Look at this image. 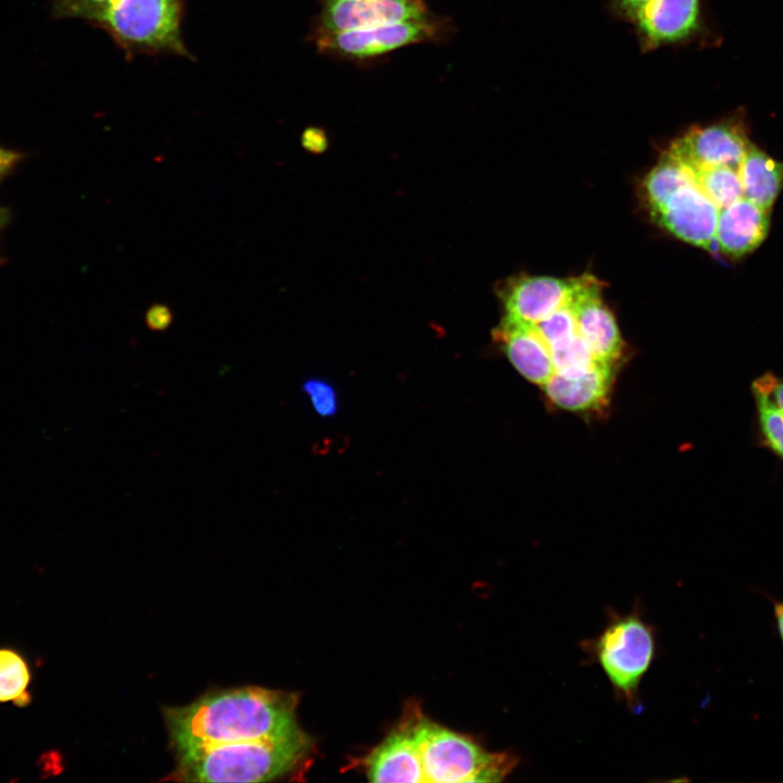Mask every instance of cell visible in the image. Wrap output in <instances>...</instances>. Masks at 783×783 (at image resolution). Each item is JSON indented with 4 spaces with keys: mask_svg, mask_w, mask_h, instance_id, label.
Masks as SVG:
<instances>
[{
    "mask_svg": "<svg viewBox=\"0 0 783 783\" xmlns=\"http://www.w3.org/2000/svg\"><path fill=\"white\" fill-rule=\"evenodd\" d=\"M298 696L259 686L207 693L189 705L163 707L175 753L207 746L263 739L299 726Z\"/></svg>",
    "mask_w": 783,
    "mask_h": 783,
    "instance_id": "1",
    "label": "cell"
},
{
    "mask_svg": "<svg viewBox=\"0 0 783 783\" xmlns=\"http://www.w3.org/2000/svg\"><path fill=\"white\" fill-rule=\"evenodd\" d=\"M300 728L263 739L213 745L175 753L166 780L178 782H269L296 774L313 751Z\"/></svg>",
    "mask_w": 783,
    "mask_h": 783,
    "instance_id": "2",
    "label": "cell"
},
{
    "mask_svg": "<svg viewBox=\"0 0 783 783\" xmlns=\"http://www.w3.org/2000/svg\"><path fill=\"white\" fill-rule=\"evenodd\" d=\"M610 612L600 634L583 646L601 667L617 697L639 712V684L655 656L654 629L637 608L627 614Z\"/></svg>",
    "mask_w": 783,
    "mask_h": 783,
    "instance_id": "3",
    "label": "cell"
},
{
    "mask_svg": "<svg viewBox=\"0 0 783 783\" xmlns=\"http://www.w3.org/2000/svg\"><path fill=\"white\" fill-rule=\"evenodd\" d=\"M417 737L425 782H500L517 767L509 753H492L472 738L419 714Z\"/></svg>",
    "mask_w": 783,
    "mask_h": 783,
    "instance_id": "4",
    "label": "cell"
},
{
    "mask_svg": "<svg viewBox=\"0 0 783 783\" xmlns=\"http://www.w3.org/2000/svg\"><path fill=\"white\" fill-rule=\"evenodd\" d=\"M184 0H115L92 22L129 57L189 55L181 33Z\"/></svg>",
    "mask_w": 783,
    "mask_h": 783,
    "instance_id": "5",
    "label": "cell"
},
{
    "mask_svg": "<svg viewBox=\"0 0 783 783\" xmlns=\"http://www.w3.org/2000/svg\"><path fill=\"white\" fill-rule=\"evenodd\" d=\"M455 30L450 17L433 12L418 18L384 24L375 27L339 33L311 32V40L323 55L333 59L365 63L401 48L421 44H442Z\"/></svg>",
    "mask_w": 783,
    "mask_h": 783,
    "instance_id": "6",
    "label": "cell"
},
{
    "mask_svg": "<svg viewBox=\"0 0 783 783\" xmlns=\"http://www.w3.org/2000/svg\"><path fill=\"white\" fill-rule=\"evenodd\" d=\"M598 282L588 274L571 278L520 275L505 282L498 295L507 315L537 324Z\"/></svg>",
    "mask_w": 783,
    "mask_h": 783,
    "instance_id": "7",
    "label": "cell"
},
{
    "mask_svg": "<svg viewBox=\"0 0 783 783\" xmlns=\"http://www.w3.org/2000/svg\"><path fill=\"white\" fill-rule=\"evenodd\" d=\"M312 32L339 33L418 18L432 11L424 0H316Z\"/></svg>",
    "mask_w": 783,
    "mask_h": 783,
    "instance_id": "8",
    "label": "cell"
},
{
    "mask_svg": "<svg viewBox=\"0 0 783 783\" xmlns=\"http://www.w3.org/2000/svg\"><path fill=\"white\" fill-rule=\"evenodd\" d=\"M750 145L743 122L728 120L688 130L667 151L688 166H730L738 170Z\"/></svg>",
    "mask_w": 783,
    "mask_h": 783,
    "instance_id": "9",
    "label": "cell"
},
{
    "mask_svg": "<svg viewBox=\"0 0 783 783\" xmlns=\"http://www.w3.org/2000/svg\"><path fill=\"white\" fill-rule=\"evenodd\" d=\"M682 169L685 172L684 183L663 204L650 211L651 216L680 239L712 250L719 209L692 182L683 166Z\"/></svg>",
    "mask_w": 783,
    "mask_h": 783,
    "instance_id": "10",
    "label": "cell"
},
{
    "mask_svg": "<svg viewBox=\"0 0 783 783\" xmlns=\"http://www.w3.org/2000/svg\"><path fill=\"white\" fill-rule=\"evenodd\" d=\"M420 713L411 712L364 759L372 782H425L417 737Z\"/></svg>",
    "mask_w": 783,
    "mask_h": 783,
    "instance_id": "11",
    "label": "cell"
},
{
    "mask_svg": "<svg viewBox=\"0 0 783 783\" xmlns=\"http://www.w3.org/2000/svg\"><path fill=\"white\" fill-rule=\"evenodd\" d=\"M493 334L511 364L527 381L543 386L552 376L549 346L534 324L506 314Z\"/></svg>",
    "mask_w": 783,
    "mask_h": 783,
    "instance_id": "12",
    "label": "cell"
},
{
    "mask_svg": "<svg viewBox=\"0 0 783 783\" xmlns=\"http://www.w3.org/2000/svg\"><path fill=\"white\" fill-rule=\"evenodd\" d=\"M771 209L743 197L719 210L714 246L732 258L751 252L766 239Z\"/></svg>",
    "mask_w": 783,
    "mask_h": 783,
    "instance_id": "13",
    "label": "cell"
},
{
    "mask_svg": "<svg viewBox=\"0 0 783 783\" xmlns=\"http://www.w3.org/2000/svg\"><path fill=\"white\" fill-rule=\"evenodd\" d=\"M600 289L598 282L576 298L577 333L598 362L612 365L623 351V341L613 314L601 300Z\"/></svg>",
    "mask_w": 783,
    "mask_h": 783,
    "instance_id": "14",
    "label": "cell"
},
{
    "mask_svg": "<svg viewBox=\"0 0 783 783\" xmlns=\"http://www.w3.org/2000/svg\"><path fill=\"white\" fill-rule=\"evenodd\" d=\"M698 0H648L634 15L638 29L652 46L691 35L698 24Z\"/></svg>",
    "mask_w": 783,
    "mask_h": 783,
    "instance_id": "15",
    "label": "cell"
},
{
    "mask_svg": "<svg viewBox=\"0 0 783 783\" xmlns=\"http://www.w3.org/2000/svg\"><path fill=\"white\" fill-rule=\"evenodd\" d=\"M612 381L611 365L598 363L588 372L566 377L554 373L542 386L548 399L571 411L596 409L607 399Z\"/></svg>",
    "mask_w": 783,
    "mask_h": 783,
    "instance_id": "16",
    "label": "cell"
},
{
    "mask_svg": "<svg viewBox=\"0 0 783 783\" xmlns=\"http://www.w3.org/2000/svg\"><path fill=\"white\" fill-rule=\"evenodd\" d=\"M744 197L771 209L783 189V162L750 145L738 169Z\"/></svg>",
    "mask_w": 783,
    "mask_h": 783,
    "instance_id": "17",
    "label": "cell"
},
{
    "mask_svg": "<svg viewBox=\"0 0 783 783\" xmlns=\"http://www.w3.org/2000/svg\"><path fill=\"white\" fill-rule=\"evenodd\" d=\"M673 159L678 161L675 158ZM678 162L685 169L692 182L719 210L744 197L737 169L730 166L693 167Z\"/></svg>",
    "mask_w": 783,
    "mask_h": 783,
    "instance_id": "18",
    "label": "cell"
},
{
    "mask_svg": "<svg viewBox=\"0 0 783 783\" xmlns=\"http://www.w3.org/2000/svg\"><path fill=\"white\" fill-rule=\"evenodd\" d=\"M30 673L25 659L16 651L0 648V703L25 706L30 700Z\"/></svg>",
    "mask_w": 783,
    "mask_h": 783,
    "instance_id": "19",
    "label": "cell"
},
{
    "mask_svg": "<svg viewBox=\"0 0 783 783\" xmlns=\"http://www.w3.org/2000/svg\"><path fill=\"white\" fill-rule=\"evenodd\" d=\"M555 373L580 376L592 370L598 362L586 341L579 333L549 347Z\"/></svg>",
    "mask_w": 783,
    "mask_h": 783,
    "instance_id": "20",
    "label": "cell"
},
{
    "mask_svg": "<svg viewBox=\"0 0 783 783\" xmlns=\"http://www.w3.org/2000/svg\"><path fill=\"white\" fill-rule=\"evenodd\" d=\"M751 394L756 407L758 440L783 460V414L766 394L756 389H751Z\"/></svg>",
    "mask_w": 783,
    "mask_h": 783,
    "instance_id": "21",
    "label": "cell"
},
{
    "mask_svg": "<svg viewBox=\"0 0 783 783\" xmlns=\"http://www.w3.org/2000/svg\"><path fill=\"white\" fill-rule=\"evenodd\" d=\"M576 298L571 303L560 308L542 322L534 324L549 347L556 343L570 338L577 333L575 308Z\"/></svg>",
    "mask_w": 783,
    "mask_h": 783,
    "instance_id": "22",
    "label": "cell"
},
{
    "mask_svg": "<svg viewBox=\"0 0 783 783\" xmlns=\"http://www.w3.org/2000/svg\"><path fill=\"white\" fill-rule=\"evenodd\" d=\"M302 389L320 415L333 417L337 412L338 397L332 384L320 378H310L303 383Z\"/></svg>",
    "mask_w": 783,
    "mask_h": 783,
    "instance_id": "23",
    "label": "cell"
},
{
    "mask_svg": "<svg viewBox=\"0 0 783 783\" xmlns=\"http://www.w3.org/2000/svg\"><path fill=\"white\" fill-rule=\"evenodd\" d=\"M115 0H52L53 10L60 17H82L94 21Z\"/></svg>",
    "mask_w": 783,
    "mask_h": 783,
    "instance_id": "24",
    "label": "cell"
},
{
    "mask_svg": "<svg viewBox=\"0 0 783 783\" xmlns=\"http://www.w3.org/2000/svg\"><path fill=\"white\" fill-rule=\"evenodd\" d=\"M751 389L766 394L783 414V378L767 372L758 376L750 386Z\"/></svg>",
    "mask_w": 783,
    "mask_h": 783,
    "instance_id": "25",
    "label": "cell"
},
{
    "mask_svg": "<svg viewBox=\"0 0 783 783\" xmlns=\"http://www.w3.org/2000/svg\"><path fill=\"white\" fill-rule=\"evenodd\" d=\"M145 321L151 331H165L173 321V314L167 306L156 303L147 310Z\"/></svg>",
    "mask_w": 783,
    "mask_h": 783,
    "instance_id": "26",
    "label": "cell"
},
{
    "mask_svg": "<svg viewBox=\"0 0 783 783\" xmlns=\"http://www.w3.org/2000/svg\"><path fill=\"white\" fill-rule=\"evenodd\" d=\"M301 145L311 153H322L328 147L327 134L321 127H308L301 134Z\"/></svg>",
    "mask_w": 783,
    "mask_h": 783,
    "instance_id": "27",
    "label": "cell"
},
{
    "mask_svg": "<svg viewBox=\"0 0 783 783\" xmlns=\"http://www.w3.org/2000/svg\"><path fill=\"white\" fill-rule=\"evenodd\" d=\"M20 156L0 147V179L14 166Z\"/></svg>",
    "mask_w": 783,
    "mask_h": 783,
    "instance_id": "28",
    "label": "cell"
},
{
    "mask_svg": "<svg viewBox=\"0 0 783 783\" xmlns=\"http://www.w3.org/2000/svg\"><path fill=\"white\" fill-rule=\"evenodd\" d=\"M619 8L626 13L629 16L634 17L636 12L648 1V0H616Z\"/></svg>",
    "mask_w": 783,
    "mask_h": 783,
    "instance_id": "29",
    "label": "cell"
},
{
    "mask_svg": "<svg viewBox=\"0 0 783 783\" xmlns=\"http://www.w3.org/2000/svg\"><path fill=\"white\" fill-rule=\"evenodd\" d=\"M774 616L778 624V630L783 642V602L774 601Z\"/></svg>",
    "mask_w": 783,
    "mask_h": 783,
    "instance_id": "30",
    "label": "cell"
},
{
    "mask_svg": "<svg viewBox=\"0 0 783 783\" xmlns=\"http://www.w3.org/2000/svg\"><path fill=\"white\" fill-rule=\"evenodd\" d=\"M5 220H7L5 211L0 208V229L3 226V224L5 223Z\"/></svg>",
    "mask_w": 783,
    "mask_h": 783,
    "instance_id": "31",
    "label": "cell"
}]
</instances>
